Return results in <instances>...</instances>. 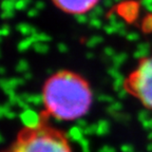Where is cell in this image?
Wrapping results in <instances>:
<instances>
[{
    "mask_svg": "<svg viewBox=\"0 0 152 152\" xmlns=\"http://www.w3.org/2000/svg\"><path fill=\"white\" fill-rule=\"evenodd\" d=\"M42 97L47 112L53 117L73 121L88 113L92 104V91L78 74L60 71L45 81Z\"/></svg>",
    "mask_w": 152,
    "mask_h": 152,
    "instance_id": "cell-1",
    "label": "cell"
},
{
    "mask_svg": "<svg viewBox=\"0 0 152 152\" xmlns=\"http://www.w3.org/2000/svg\"><path fill=\"white\" fill-rule=\"evenodd\" d=\"M7 152H72V149L61 131L41 121L37 127L20 131Z\"/></svg>",
    "mask_w": 152,
    "mask_h": 152,
    "instance_id": "cell-2",
    "label": "cell"
},
{
    "mask_svg": "<svg viewBox=\"0 0 152 152\" xmlns=\"http://www.w3.org/2000/svg\"><path fill=\"white\" fill-rule=\"evenodd\" d=\"M125 89L152 110V57L140 60L136 70L125 80Z\"/></svg>",
    "mask_w": 152,
    "mask_h": 152,
    "instance_id": "cell-3",
    "label": "cell"
},
{
    "mask_svg": "<svg viewBox=\"0 0 152 152\" xmlns=\"http://www.w3.org/2000/svg\"><path fill=\"white\" fill-rule=\"evenodd\" d=\"M99 0H53L57 7L70 14L81 15L91 12Z\"/></svg>",
    "mask_w": 152,
    "mask_h": 152,
    "instance_id": "cell-4",
    "label": "cell"
},
{
    "mask_svg": "<svg viewBox=\"0 0 152 152\" xmlns=\"http://www.w3.org/2000/svg\"><path fill=\"white\" fill-rule=\"evenodd\" d=\"M41 117L36 113L34 110L28 109L23 110L21 114H20V119H21L22 124L24 125L26 128H34V127H37L38 125H40Z\"/></svg>",
    "mask_w": 152,
    "mask_h": 152,
    "instance_id": "cell-5",
    "label": "cell"
},
{
    "mask_svg": "<svg viewBox=\"0 0 152 152\" xmlns=\"http://www.w3.org/2000/svg\"><path fill=\"white\" fill-rule=\"evenodd\" d=\"M138 7L134 2H125L119 7V12L124 17H126L128 20H132L133 18H136L137 15Z\"/></svg>",
    "mask_w": 152,
    "mask_h": 152,
    "instance_id": "cell-6",
    "label": "cell"
},
{
    "mask_svg": "<svg viewBox=\"0 0 152 152\" xmlns=\"http://www.w3.org/2000/svg\"><path fill=\"white\" fill-rule=\"evenodd\" d=\"M149 51H150V45L149 43L147 42H144V43H140L138 45L137 47V50L135 51L134 53V57L137 58V59H144V58H147V55L149 54Z\"/></svg>",
    "mask_w": 152,
    "mask_h": 152,
    "instance_id": "cell-7",
    "label": "cell"
},
{
    "mask_svg": "<svg viewBox=\"0 0 152 152\" xmlns=\"http://www.w3.org/2000/svg\"><path fill=\"white\" fill-rule=\"evenodd\" d=\"M83 131L81 130L79 127H73V128H71L69 130V132H68V135H66V137L71 138L72 140H74V142H80L81 140H83Z\"/></svg>",
    "mask_w": 152,
    "mask_h": 152,
    "instance_id": "cell-8",
    "label": "cell"
},
{
    "mask_svg": "<svg viewBox=\"0 0 152 152\" xmlns=\"http://www.w3.org/2000/svg\"><path fill=\"white\" fill-rule=\"evenodd\" d=\"M17 30H18L22 35H26V36H33L35 33H37V30L35 28H33L32 26L28 23H20L17 26Z\"/></svg>",
    "mask_w": 152,
    "mask_h": 152,
    "instance_id": "cell-9",
    "label": "cell"
},
{
    "mask_svg": "<svg viewBox=\"0 0 152 152\" xmlns=\"http://www.w3.org/2000/svg\"><path fill=\"white\" fill-rule=\"evenodd\" d=\"M110 131V124L106 119H102L97 123V130H96V134L99 136H104L108 134Z\"/></svg>",
    "mask_w": 152,
    "mask_h": 152,
    "instance_id": "cell-10",
    "label": "cell"
},
{
    "mask_svg": "<svg viewBox=\"0 0 152 152\" xmlns=\"http://www.w3.org/2000/svg\"><path fill=\"white\" fill-rule=\"evenodd\" d=\"M35 42L36 41H35V39H34V37H32V36L26 37V39H23V40H21L20 42H19L18 50L20 51V52H24V51L28 50V48L31 47V45H33Z\"/></svg>",
    "mask_w": 152,
    "mask_h": 152,
    "instance_id": "cell-11",
    "label": "cell"
},
{
    "mask_svg": "<svg viewBox=\"0 0 152 152\" xmlns=\"http://www.w3.org/2000/svg\"><path fill=\"white\" fill-rule=\"evenodd\" d=\"M33 48L36 52L40 54H45L49 51V45H47V42H41V41H36L33 45Z\"/></svg>",
    "mask_w": 152,
    "mask_h": 152,
    "instance_id": "cell-12",
    "label": "cell"
},
{
    "mask_svg": "<svg viewBox=\"0 0 152 152\" xmlns=\"http://www.w3.org/2000/svg\"><path fill=\"white\" fill-rule=\"evenodd\" d=\"M127 57H128V56H127L126 53H119V54L115 55V56L113 57V59H112L114 66H117V68H118V66L127 59Z\"/></svg>",
    "mask_w": 152,
    "mask_h": 152,
    "instance_id": "cell-13",
    "label": "cell"
},
{
    "mask_svg": "<svg viewBox=\"0 0 152 152\" xmlns=\"http://www.w3.org/2000/svg\"><path fill=\"white\" fill-rule=\"evenodd\" d=\"M102 40H104V39H102L100 36H93V37H91L90 39L87 41V45H88L89 48L96 47V45H99Z\"/></svg>",
    "mask_w": 152,
    "mask_h": 152,
    "instance_id": "cell-14",
    "label": "cell"
},
{
    "mask_svg": "<svg viewBox=\"0 0 152 152\" xmlns=\"http://www.w3.org/2000/svg\"><path fill=\"white\" fill-rule=\"evenodd\" d=\"M142 28L146 32H151L152 31V15H149L147 18L142 22Z\"/></svg>",
    "mask_w": 152,
    "mask_h": 152,
    "instance_id": "cell-15",
    "label": "cell"
},
{
    "mask_svg": "<svg viewBox=\"0 0 152 152\" xmlns=\"http://www.w3.org/2000/svg\"><path fill=\"white\" fill-rule=\"evenodd\" d=\"M16 70L18 72H26L28 70V61H26V60H24V59L19 60V62L17 64V66H16Z\"/></svg>",
    "mask_w": 152,
    "mask_h": 152,
    "instance_id": "cell-16",
    "label": "cell"
},
{
    "mask_svg": "<svg viewBox=\"0 0 152 152\" xmlns=\"http://www.w3.org/2000/svg\"><path fill=\"white\" fill-rule=\"evenodd\" d=\"M108 72H109V74L112 76V77H113L114 79H115V80H116V79L123 78V75L119 73V70H118V68H117V66H113L111 69H109V71H108Z\"/></svg>",
    "mask_w": 152,
    "mask_h": 152,
    "instance_id": "cell-17",
    "label": "cell"
},
{
    "mask_svg": "<svg viewBox=\"0 0 152 152\" xmlns=\"http://www.w3.org/2000/svg\"><path fill=\"white\" fill-rule=\"evenodd\" d=\"M14 7H16V5L14 4V1H12V0H5L2 3L3 12H5V11H14Z\"/></svg>",
    "mask_w": 152,
    "mask_h": 152,
    "instance_id": "cell-18",
    "label": "cell"
},
{
    "mask_svg": "<svg viewBox=\"0 0 152 152\" xmlns=\"http://www.w3.org/2000/svg\"><path fill=\"white\" fill-rule=\"evenodd\" d=\"M96 130H97V124L96 125H89L86 129H83V133L86 135H91L93 133H96Z\"/></svg>",
    "mask_w": 152,
    "mask_h": 152,
    "instance_id": "cell-19",
    "label": "cell"
},
{
    "mask_svg": "<svg viewBox=\"0 0 152 152\" xmlns=\"http://www.w3.org/2000/svg\"><path fill=\"white\" fill-rule=\"evenodd\" d=\"M90 14H91V17H90L91 19H92V18H98V17L102 14V7H95L94 9H93L92 11L90 12Z\"/></svg>",
    "mask_w": 152,
    "mask_h": 152,
    "instance_id": "cell-20",
    "label": "cell"
},
{
    "mask_svg": "<svg viewBox=\"0 0 152 152\" xmlns=\"http://www.w3.org/2000/svg\"><path fill=\"white\" fill-rule=\"evenodd\" d=\"M149 118H151V117H150V114L147 110H142V111H140V113H138V119H140L142 123H144V121Z\"/></svg>",
    "mask_w": 152,
    "mask_h": 152,
    "instance_id": "cell-21",
    "label": "cell"
},
{
    "mask_svg": "<svg viewBox=\"0 0 152 152\" xmlns=\"http://www.w3.org/2000/svg\"><path fill=\"white\" fill-rule=\"evenodd\" d=\"M123 108V104L121 102H112V104L109 107V112H118Z\"/></svg>",
    "mask_w": 152,
    "mask_h": 152,
    "instance_id": "cell-22",
    "label": "cell"
},
{
    "mask_svg": "<svg viewBox=\"0 0 152 152\" xmlns=\"http://www.w3.org/2000/svg\"><path fill=\"white\" fill-rule=\"evenodd\" d=\"M90 26L95 28H100L102 26V21H100L98 18H92V19H90Z\"/></svg>",
    "mask_w": 152,
    "mask_h": 152,
    "instance_id": "cell-23",
    "label": "cell"
},
{
    "mask_svg": "<svg viewBox=\"0 0 152 152\" xmlns=\"http://www.w3.org/2000/svg\"><path fill=\"white\" fill-rule=\"evenodd\" d=\"M28 2H30L28 0H19V1H17V2L15 3V5H16L15 7H16L17 10H24Z\"/></svg>",
    "mask_w": 152,
    "mask_h": 152,
    "instance_id": "cell-24",
    "label": "cell"
},
{
    "mask_svg": "<svg viewBox=\"0 0 152 152\" xmlns=\"http://www.w3.org/2000/svg\"><path fill=\"white\" fill-rule=\"evenodd\" d=\"M81 148H83V152H89V140L87 138H83V140L79 142Z\"/></svg>",
    "mask_w": 152,
    "mask_h": 152,
    "instance_id": "cell-25",
    "label": "cell"
},
{
    "mask_svg": "<svg viewBox=\"0 0 152 152\" xmlns=\"http://www.w3.org/2000/svg\"><path fill=\"white\" fill-rule=\"evenodd\" d=\"M127 39L130 41H135L137 40L138 38H140V35H138L137 33H134V32H132V33H128L127 34Z\"/></svg>",
    "mask_w": 152,
    "mask_h": 152,
    "instance_id": "cell-26",
    "label": "cell"
},
{
    "mask_svg": "<svg viewBox=\"0 0 152 152\" xmlns=\"http://www.w3.org/2000/svg\"><path fill=\"white\" fill-rule=\"evenodd\" d=\"M76 20L79 22V23H85V22L88 21V17L86 14H81V15H76Z\"/></svg>",
    "mask_w": 152,
    "mask_h": 152,
    "instance_id": "cell-27",
    "label": "cell"
},
{
    "mask_svg": "<svg viewBox=\"0 0 152 152\" xmlns=\"http://www.w3.org/2000/svg\"><path fill=\"white\" fill-rule=\"evenodd\" d=\"M88 123L85 121V119H80L79 118L78 121H77V127H79V128L81 129V130H83V129H86L87 127H88Z\"/></svg>",
    "mask_w": 152,
    "mask_h": 152,
    "instance_id": "cell-28",
    "label": "cell"
},
{
    "mask_svg": "<svg viewBox=\"0 0 152 152\" xmlns=\"http://www.w3.org/2000/svg\"><path fill=\"white\" fill-rule=\"evenodd\" d=\"M98 99L104 102H113V98L107 96V95H100V96H98Z\"/></svg>",
    "mask_w": 152,
    "mask_h": 152,
    "instance_id": "cell-29",
    "label": "cell"
},
{
    "mask_svg": "<svg viewBox=\"0 0 152 152\" xmlns=\"http://www.w3.org/2000/svg\"><path fill=\"white\" fill-rule=\"evenodd\" d=\"M57 49H58V50H59V52H61V53L68 52V47H66V45H64V42H59V43H58V45H57Z\"/></svg>",
    "mask_w": 152,
    "mask_h": 152,
    "instance_id": "cell-30",
    "label": "cell"
},
{
    "mask_svg": "<svg viewBox=\"0 0 152 152\" xmlns=\"http://www.w3.org/2000/svg\"><path fill=\"white\" fill-rule=\"evenodd\" d=\"M10 34V26L7 24H3L2 28H1V35L2 36H7Z\"/></svg>",
    "mask_w": 152,
    "mask_h": 152,
    "instance_id": "cell-31",
    "label": "cell"
},
{
    "mask_svg": "<svg viewBox=\"0 0 152 152\" xmlns=\"http://www.w3.org/2000/svg\"><path fill=\"white\" fill-rule=\"evenodd\" d=\"M14 16V11H5V12L2 13V17L4 19L7 18H12Z\"/></svg>",
    "mask_w": 152,
    "mask_h": 152,
    "instance_id": "cell-32",
    "label": "cell"
},
{
    "mask_svg": "<svg viewBox=\"0 0 152 152\" xmlns=\"http://www.w3.org/2000/svg\"><path fill=\"white\" fill-rule=\"evenodd\" d=\"M104 53H106V54L108 55V56H115V55H114V50L113 49H112V48H106V49H104Z\"/></svg>",
    "mask_w": 152,
    "mask_h": 152,
    "instance_id": "cell-33",
    "label": "cell"
},
{
    "mask_svg": "<svg viewBox=\"0 0 152 152\" xmlns=\"http://www.w3.org/2000/svg\"><path fill=\"white\" fill-rule=\"evenodd\" d=\"M37 14H38V10L36 9H31L30 10V11H28V15L30 17H34V16H37Z\"/></svg>",
    "mask_w": 152,
    "mask_h": 152,
    "instance_id": "cell-34",
    "label": "cell"
},
{
    "mask_svg": "<svg viewBox=\"0 0 152 152\" xmlns=\"http://www.w3.org/2000/svg\"><path fill=\"white\" fill-rule=\"evenodd\" d=\"M121 149H123V151H125V152H129L132 150V147H131L130 145H125V146H123Z\"/></svg>",
    "mask_w": 152,
    "mask_h": 152,
    "instance_id": "cell-35",
    "label": "cell"
},
{
    "mask_svg": "<svg viewBox=\"0 0 152 152\" xmlns=\"http://www.w3.org/2000/svg\"><path fill=\"white\" fill-rule=\"evenodd\" d=\"M148 149H149L150 151H152V142H151V144H150L149 146H148Z\"/></svg>",
    "mask_w": 152,
    "mask_h": 152,
    "instance_id": "cell-36",
    "label": "cell"
},
{
    "mask_svg": "<svg viewBox=\"0 0 152 152\" xmlns=\"http://www.w3.org/2000/svg\"><path fill=\"white\" fill-rule=\"evenodd\" d=\"M148 137H149L150 140H152V131H151V132L149 133V136H148Z\"/></svg>",
    "mask_w": 152,
    "mask_h": 152,
    "instance_id": "cell-37",
    "label": "cell"
}]
</instances>
